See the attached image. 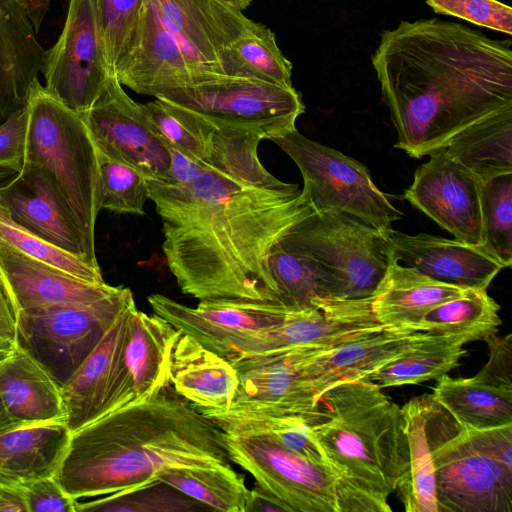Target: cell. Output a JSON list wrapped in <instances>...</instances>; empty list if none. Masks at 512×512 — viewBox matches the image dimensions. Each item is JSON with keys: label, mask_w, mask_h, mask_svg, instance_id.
I'll return each mask as SVG.
<instances>
[{"label": "cell", "mask_w": 512, "mask_h": 512, "mask_svg": "<svg viewBox=\"0 0 512 512\" xmlns=\"http://www.w3.org/2000/svg\"><path fill=\"white\" fill-rule=\"evenodd\" d=\"M262 139L258 129L218 121L212 153L195 179H148L162 222V250L184 294L279 302L270 251L313 209L297 184L263 166Z\"/></svg>", "instance_id": "obj_1"}, {"label": "cell", "mask_w": 512, "mask_h": 512, "mask_svg": "<svg viewBox=\"0 0 512 512\" xmlns=\"http://www.w3.org/2000/svg\"><path fill=\"white\" fill-rule=\"evenodd\" d=\"M511 46L436 18L383 31L372 65L397 130L394 146L421 158L512 107Z\"/></svg>", "instance_id": "obj_2"}, {"label": "cell", "mask_w": 512, "mask_h": 512, "mask_svg": "<svg viewBox=\"0 0 512 512\" xmlns=\"http://www.w3.org/2000/svg\"><path fill=\"white\" fill-rule=\"evenodd\" d=\"M230 463L221 431L169 382L71 432L55 478L78 501L138 488L170 469Z\"/></svg>", "instance_id": "obj_3"}, {"label": "cell", "mask_w": 512, "mask_h": 512, "mask_svg": "<svg viewBox=\"0 0 512 512\" xmlns=\"http://www.w3.org/2000/svg\"><path fill=\"white\" fill-rule=\"evenodd\" d=\"M319 406L310 426L336 476L337 512H390L408 456L401 408L367 380L329 387Z\"/></svg>", "instance_id": "obj_4"}, {"label": "cell", "mask_w": 512, "mask_h": 512, "mask_svg": "<svg viewBox=\"0 0 512 512\" xmlns=\"http://www.w3.org/2000/svg\"><path fill=\"white\" fill-rule=\"evenodd\" d=\"M27 132L22 168L51 185L79 234L86 256L99 265L95 227L101 210L98 151L82 115L46 92L37 80L25 104Z\"/></svg>", "instance_id": "obj_5"}, {"label": "cell", "mask_w": 512, "mask_h": 512, "mask_svg": "<svg viewBox=\"0 0 512 512\" xmlns=\"http://www.w3.org/2000/svg\"><path fill=\"white\" fill-rule=\"evenodd\" d=\"M392 231L345 213L312 210L282 238L314 264L331 300L355 301L372 298L385 277L395 257Z\"/></svg>", "instance_id": "obj_6"}, {"label": "cell", "mask_w": 512, "mask_h": 512, "mask_svg": "<svg viewBox=\"0 0 512 512\" xmlns=\"http://www.w3.org/2000/svg\"><path fill=\"white\" fill-rule=\"evenodd\" d=\"M426 426L438 512H511L512 470L480 453L432 394Z\"/></svg>", "instance_id": "obj_7"}, {"label": "cell", "mask_w": 512, "mask_h": 512, "mask_svg": "<svg viewBox=\"0 0 512 512\" xmlns=\"http://www.w3.org/2000/svg\"><path fill=\"white\" fill-rule=\"evenodd\" d=\"M271 140L298 166L302 193L314 211L345 213L385 232L402 218L357 160L308 139L296 128Z\"/></svg>", "instance_id": "obj_8"}, {"label": "cell", "mask_w": 512, "mask_h": 512, "mask_svg": "<svg viewBox=\"0 0 512 512\" xmlns=\"http://www.w3.org/2000/svg\"><path fill=\"white\" fill-rule=\"evenodd\" d=\"M156 98L216 121L258 129L268 140L295 129L305 111L293 87L225 74Z\"/></svg>", "instance_id": "obj_9"}, {"label": "cell", "mask_w": 512, "mask_h": 512, "mask_svg": "<svg viewBox=\"0 0 512 512\" xmlns=\"http://www.w3.org/2000/svg\"><path fill=\"white\" fill-rule=\"evenodd\" d=\"M221 434L231 462L249 472L287 512H337L336 476L329 468L265 437Z\"/></svg>", "instance_id": "obj_10"}, {"label": "cell", "mask_w": 512, "mask_h": 512, "mask_svg": "<svg viewBox=\"0 0 512 512\" xmlns=\"http://www.w3.org/2000/svg\"><path fill=\"white\" fill-rule=\"evenodd\" d=\"M134 303L132 291L119 286L97 302L20 312L17 342L66 368L69 376Z\"/></svg>", "instance_id": "obj_11"}, {"label": "cell", "mask_w": 512, "mask_h": 512, "mask_svg": "<svg viewBox=\"0 0 512 512\" xmlns=\"http://www.w3.org/2000/svg\"><path fill=\"white\" fill-rule=\"evenodd\" d=\"M44 89L73 111L92 107L110 74L104 57L92 0H69L56 43L46 50L41 71Z\"/></svg>", "instance_id": "obj_12"}, {"label": "cell", "mask_w": 512, "mask_h": 512, "mask_svg": "<svg viewBox=\"0 0 512 512\" xmlns=\"http://www.w3.org/2000/svg\"><path fill=\"white\" fill-rule=\"evenodd\" d=\"M80 114L98 151L130 165L147 179H166L172 160L170 147L114 74L92 107Z\"/></svg>", "instance_id": "obj_13"}, {"label": "cell", "mask_w": 512, "mask_h": 512, "mask_svg": "<svg viewBox=\"0 0 512 512\" xmlns=\"http://www.w3.org/2000/svg\"><path fill=\"white\" fill-rule=\"evenodd\" d=\"M383 328L373 314L371 298L330 301L292 311L280 324L235 340L226 359L233 362L296 347L329 349Z\"/></svg>", "instance_id": "obj_14"}, {"label": "cell", "mask_w": 512, "mask_h": 512, "mask_svg": "<svg viewBox=\"0 0 512 512\" xmlns=\"http://www.w3.org/2000/svg\"><path fill=\"white\" fill-rule=\"evenodd\" d=\"M148 302L173 328L226 359L237 339L283 322L292 311L279 302L241 298H207L190 307L162 294Z\"/></svg>", "instance_id": "obj_15"}, {"label": "cell", "mask_w": 512, "mask_h": 512, "mask_svg": "<svg viewBox=\"0 0 512 512\" xmlns=\"http://www.w3.org/2000/svg\"><path fill=\"white\" fill-rule=\"evenodd\" d=\"M429 155L403 197L456 240L482 246L481 181L453 159L446 147Z\"/></svg>", "instance_id": "obj_16"}, {"label": "cell", "mask_w": 512, "mask_h": 512, "mask_svg": "<svg viewBox=\"0 0 512 512\" xmlns=\"http://www.w3.org/2000/svg\"><path fill=\"white\" fill-rule=\"evenodd\" d=\"M219 74L186 53L147 0L134 41L114 70L122 86L155 98Z\"/></svg>", "instance_id": "obj_17"}, {"label": "cell", "mask_w": 512, "mask_h": 512, "mask_svg": "<svg viewBox=\"0 0 512 512\" xmlns=\"http://www.w3.org/2000/svg\"><path fill=\"white\" fill-rule=\"evenodd\" d=\"M179 333L157 314H147L136 305L131 309L99 418L171 382V355Z\"/></svg>", "instance_id": "obj_18"}, {"label": "cell", "mask_w": 512, "mask_h": 512, "mask_svg": "<svg viewBox=\"0 0 512 512\" xmlns=\"http://www.w3.org/2000/svg\"><path fill=\"white\" fill-rule=\"evenodd\" d=\"M321 349L296 347L234 360L238 386L229 409L272 407L316 413L319 401L307 365Z\"/></svg>", "instance_id": "obj_19"}, {"label": "cell", "mask_w": 512, "mask_h": 512, "mask_svg": "<svg viewBox=\"0 0 512 512\" xmlns=\"http://www.w3.org/2000/svg\"><path fill=\"white\" fill-rule=\"evenodd\" d=\"M186 53L223 74L224 50L254 21L218 0H147Z\"/></svg>", "instance_id": "obj_20"}, {"label": "cell", "mask_w": 512, "mask_h": 512, "mask_svg": "<svg viewBox=\"0 0 512 512\" xmlns=\"http://www.w3.org/2000/svg\"><path fill=\"white\" fill-rule=\"evenodd\" d=\"M394 256L422 274L463 289L487 290L504 267L482 246L426 233L392 231Z\"/></svg>", "instance_id": "obj_21"}, {"label": "cell", "mask_w": 512, "mask_h": 512, "mask_svg": "<svg viewBox=\"0 0 512 512\" xmlns=\"http://www.w3.org/2000/svg\"><path fill=\"white\" fill-rule=\"evenodd\" d=\"M0 275L19 311L88 304L102 300L119 286L91 284L0 244Z\"/></svg>", "instance_id": "obj_22"}, {"label": "cell", "mask_w": 512, "mask_h": 512, "mask_svg": "<svg viewBox=\"0 0 512 512\" xmlns=\"http://www.w3.org/2000/svg\"><path fill=\"white\" fill-rule=\"evenodd\" d=\"M430 335L422 331L405 332L384 327L336 347L319 350L307 365V375L317 400L337 383L363 380Z\"/></svg>", "instance_id": "obj_23"}, {"label": "cell", "mask_w": 512, "mask_h": 512, "mask_svg": "<svg viewBox=\"0 0 512 512\" xmlns=\"http://www.w3.org/2000/svg\"><path fill=\"white\" fill-rule=\"evenodd\" d=\"M17 0H0V124L25 106L46 50Z\"/></svg>", "instance_id": "obj_24"}, {"label": "cell", "mask_w": 512, "mask_h": 512, "mask_svg": "<svg viewBox=\"0 0 512 512\" xmlns=\"http://www.w3.org/2000/svg\"><path fill=\"white\" fill-rule=\"evenodd\" d=\"M70 433L63 420L23 421L0 408V474L17 480L55 476Z\"/></svg>", "instance_id": "obj_25"}, {"label": "cell", "mask_w": 512, "mask_h": 512, "mask_svg": "<svg viewBox=\"0 0 512 512\" xmlns=\"http://www.w3.org/2000/svg\"><path fill=\"white\" fill-rule=\"evenodd\" d=\"M0 408L23 421H65L61 383L19 342L13 355L0 366Z\"/></svg>", "instance_id": "obj_26"}, {"label": "cell", "mask_w": 512, "mask_h": 512, "mask_svg": "<svg viewBox=\"0 0 512 512\" xmlns=\"http://www.w3.org/2000/svg\"><path fill=\"white\" fill-rule=\"evenodd\" d=\"M170 379L174 390L200 411L229 409L238 386L230 361L182 333L172 350Z\"/></svg>", "instance_id": "obj_27"}, {"label": "cell", "mask_w": 512, "mask_h": 512, "mask_svg": "<svg viewBox=\"0 0 512 512\" xmlns=\"http://www.w3.org/2000/svg\"><path fill=\"white\" fill-rule=\"evenodd\" d=\"M0 201L19 224L90 262L60 200L38 171L22 168L0 189Z\"/></svg>", "instance_id": "obj_28"}, {"label": "cell", "mask_w": 512, "mask_h": 512, "mask_svg": "<svg viewBox=\"0 0 512 512\" xmlns=\"http://www.w3.org/2000/svg\"><path fill=\"white\" fill-rule=\"evenodd\" d=\"M466 289L434 280L395 257L371 298L378 322L387 328L413 332L433 307L462 295Z\"/></svg>", "instance_id": "obj_29"}, {"label": "cell", "mask_w": 512, "mask_h": 512, "mask_svg": "<svg viewBox=\"0 0 512 512\" xmlns=\"http://www.w3.org/2000/svg\"><path fill=\"white\" fill-rule=\"evenodd\" d=\"M132 304L61 383L65 421L73 432L99 418L127 329Z\"/></svg>", "instance_id": "obj_30"}, {"label": "cell", "mask_w": 512, "mask_h": 512, "mask_svg": "<svg viewBox=\"0 0 512 512\" xmlns=\"http://www.w3.org/2000/svg\"><path fill=\"white\" fill-rule=\"evenodd\" d=\"M445 147L481 182L512 173V107L464 128Z\"/></svg>", "instance_id": "obj_31"}, {"label": "cell", "mask_w": 512, "mask_h": 512, "mask_svg": "<svg viewBox=\"0 0 512 512\" xmlns=\"http://www.w3.org/2000/svg\"><path fill=\"white\" fill-rule=\"evenodd\" d=\"M429 394L408 401L403 407L407 440L406 469L395 491L407 512H438L431 446L427 435Z\"/></svg>", "instance_id": "obj_32"}, {"label": "cell", "mask_w": 512, "mask_h": 512, "mask_svg": "<svg viewBox=\"0 0 512 512\" xmlns=\"http://www.w3.org/2000/svg\"><path fill=\"white\" fill-rule=\"evenodd\" d=\"M433 398L456 421L469 429H485L512 423V390L471 378L437 379Z\"/></svg>", "instance_id": "obj_33"}, {"label": "cell", "mask_w": 512, "mask_h": 512, "mask_svg": "<svg viewBox=\"0 0 512 512\" xmlns=\"http://www.w3.org/2000/svg\"><path fill=\"white\" fill-rule=\"evenodd\" d=\"M499 311L500 306L486 290L466 289L462 295L431 308L413 332L455 337L466 343L485 341L498 332Z\"/></svg>", "instance_id": "obj_34"}, {"label": "cell", "mask_w": 512, "mask_h": 512, "mask_svg": "<svg viewBox=\"0 0 512 512\" xmlns=\"http://www.w3.org/2000/svg\"><path fill=\"white\" fill-rule=\"evenodd\" d=\"M462 339L430 335L393 361L381 366L363 380L375 383L381 389L419 384L438 379L459 365L466 354Z\"/></svg>", "instance_id": "obj_35"}, {"label": "cell", "mask_w": 512, "mask_h": 512, "mask_svg": "<svg viewBox=\"0 0 512 512\" xmlns=\"http://www.w3.org/2000/svg\"><path fill=\"white\" fill-rule=\"evenodd\" d=\"M220 68L225 75L292 87V64L281 52L274 32L261 23L253 22L224 50Z\"/></svg>", "instance_id": "obj_36"}, {"label": "cell", "mask_w": 512, "mask_h": 512, "mask_svg": "<svg viewBox=\"0 0 512 512\" xmlns=\"http://www.w3.org/2000/svg\"><path fill=\"white\" fill-rule=\"evenodd\" d=\"M159 480L212 510L246 512L250 489L245 477L232 466L175 468L167 470Z\"/></svg>", "instance_id": "obj_37"}, {"label": "cell", "mask_w": 512, "mask_h": 512, "mask_svg": "<svg viewBox=\"0 0 512 512\" xmlns=\"http://www.w3.org/2000/svg\"><path fill=\"white\" fill-rule=\"evenodd\" d=\"M141 107L152 128L170 148L201 162L210 158L218 121L158 98Z\"/></svg>", "instance_id": "obj_38"}, {"label": "cell", "mask_w": 512, "mask_h": 512, "mask_svg": "<svg viewBox=\"0 0 512 512\" xmlns=\"http://www.w3.org/2000/svg\"><path fill=\"white\" fill-rule=\"evenodd\" d=\"M268 264L278 300L293 310L320 307L331 300L314 264L282 236L273 245Z\"/></svg>", "instance_id": "obj_39"}, {"label": "cell", "mask_w": 512, "mask_h": 512, "mask_svg": "<svg viewBox=\"0 0 512 512\" xmlns=\"http://www.w3.org/2000/svg\"><path fill=\"white\" fill-rule=\"evenodd\" d=\"M0 244L91 284L105 283L100 266L37 235L13 219L0 201Z\"/></svg>", "instance_id": "obj_40"}, {"label": "cell", "mask_w": 512, "mask_h": 512, "mask_svg": "<svg viewBox=\"0 0 512 512\" xmlns=\"http://www.w3.org/2000/svg\"><path fill=\"white\" fill-rule=\"evenodd\" d=\"M482 247L504 268L512 263V173L481 182Z\"/></svg>", "instance_id": "obj_41"}, {"label": "cell", "mask_w": 512, "mask_h": 512, "mask_svg": "<svg viewBox=\"0 0 512 512\" xmlns=\"http://www.w3.org/2000/svg\"><path fill=\"white\" fill-rule=\"evenodd\" d=\"M205 508L159 479L129 491L96 497L88 502L76 501L75 504V512L194 511Z\"/></svg>", "instance_id": "obj_42"}, {"label": "cell", "mask_w": 512, "mask_h": 512, "mask_svg": "<svg viewBox=\"0 0 512 512\" xmlns=\"http://www.w3.org/2000/svg\"><path fill=\"white\" fill-rule=\"evenodd\" d=\"M110 74L134 41L146 0H92Z\"/></svg>", "instance_id": "obj_43"}, {"label": "cell", "mask_w": 512, "mask_h": 512, "mask_svg": "<svg viewBox=\"0 0 512 512\" xmlns=\"http://www.w3.org/2000/svg\"><path fill=\"white\" fill-rule=\"evenodd\" d=\"M98 151V150H97ZM101 209L121 214H144L149 199L147 177L130 165L98 151Z\"/></svg>", "instance_id": "obj_44"}, {"label": "cell", "mask_w": 512, "mask_h": 512, "mask_svg": "<svg viewBox=\"0 0 512 512\" xmlns=\"http://www.w3.org/2000/svg\"><path fill=\"white\" fill-rule=\"evenodd\" d=\"M426 3L437 14L512 34V8L497 0H426Z\"/></svg>", "instance_id": "obj_45"}, {"label": "cell", "mask_w": 512, "mask_h": 512, "mask_svg": "<svg viewBox=\"0 0 512 512\" xmlns=\"http://www.w3.org/2000/svg\"><path fill=\"white\" fill-rule=\"evenodd\" d=\"M27 512H75L76 500L61 487L55 476L20 480Z\"/></svg>", "instance_id": "obj_46"}, {"label": "cell", "mask_w": 512, "mask_h": 512, "mask_svg": "<svg viewBox=\"0 0 512 512\" xmlns=\"http://www.w3.org/2000/svg\"><path fill=\"white\" fill-rule=\"evenodd\" d=\"M27 132V110L22 107L0 124V169H22Z\"/></svg>", "instance_id": "obj_47"}, {"label": "cell", "mask_w": 512, "mask_h": 512, "mask_svg": "<svg viewBox=\"0 0 512 512\" xmlns=\"http://www.w3.org/2000/svg\"><path fill=\"white\" fill-rule=\"evenodd\" d=\"M485 342L488 344L489 359L474 379L493 387L512 390V335L499 337L495 334Z\"/></svg>", "instance_id": "obj_48"}, {"label": "cell", "mask_w": 512, "mask_h": 512, "mask_svg": "<svg viewBox=\"0 0 512 512\" xmlns=\"http://www.w3.org/2000/svg\"><path fill=\"white\" fill-rule=\"evenodd\" d=\"M465 428L472 445L509 470H512V423L485 429Z\"/></svg>", "instance_id": "obj_49"}, {"label": "cell", "mask_w": 512, "mask_h": 512, "mask_svg": "<svg viewBox=\"0 0 512 512\" xmlns=\"http://www.w3.org/2000/svg\"><path fill=\"white\" fill-rule=\"evenodd\" d=\"M170 151L172 156L170 169L166 179L161 181L187 183L195 179L206 165V162L195 160L175 149L170 148Z\"/></svg>", "instance_id": "obj_50"}, {"label": "cell", "mask_w": 512, "mask_h": 512, "mask_svg": "<svg viewBox=\"0 0 512 512\" xmlns=\"http://www.w3.org/2000/svg\"><path fill=\"white\" fill-rule=\"evenodd\" d=\"M19 311L0 275V339L17 342Z\"/></svg>", "instance_id": "obj_51"}, {"label": "cell", "mask_w": 512, "mask_h": 512, "mask_svg": "<svg viewBox=\"0 0 512 512\" xmlns=\"http://www.w3.org/2000/svg\"><path fill=\"white\" fill-rule=\"evenodd\" d=\"M246 512H287L285 507L269 493L255 484L250 490Z\"/></svg>", "instance_id": "obj_52"}, {"label": "cell", "mask_w": 512, "mask_h": 512, "mask_svg": "<svg viewBox=\"0 0 512 512\" xmlns=\"http://www.w3.org/2000/svg\"><path fill=\"white\" fill-rule=\"evenodd\" d=\"M25 10L36 33L39 32L43 20L50 8L52 0H17Z\"/></svg>", "instance_id": "obj_53"}, {"label": "cell", "mask_w": 512, "mask_h": 512, "mask_svg": "<svg viewBox=\"0 0 512 512\" xmlns=\"http://www.w3.org/2000/svg\"><path fill=\"white\" fill-rule=\"evenodd\" d=\"M16 343L10 339H0V366L13 355Z\"/></svg>", "instance_id": "obj_54"}, {"label": "cell", "mask_w": 512, "mask_h": 512, "mask_svg": "<svg viewBox=\"0 0 512 512\" xmlns=\"http://www.w3.org/2000/svg\"><path fill=\"white\" fill-rule=\"evenodd\" d=\"M234 9L243 11L246 9L253 0H218Z\"/></svg>", "instance_id": "obj_55"}, {"label": "cell", "mask_w": 512, "mask_h": 512, "mask_svg": "<svg viewBox=\"0 0 512 512\" xmlns=\"http://www.w3.org/2000/svg\"><path fill=\"white\" fill-rule=\"evenodd\" d=\"M16 175L17 172L0 169V189L4 187L6 184H8L10 181H12Z\"/></svg>", "instance_id": "obj_56"}, {"label": "cell", "mask_w": 512, "mask_h": 512, "mask_svg": "<svg viewBox=\"0 0 512 512\" xmlns=\"http://www.w3.org/2000/svg\"><path fill=\"white\" fill-rule=\"evenodd\" d=\"M4 481H5V476L3 474H0V492L3 488Z\"/></svg>", "instance_id": "obj_57"}]
</instances>
